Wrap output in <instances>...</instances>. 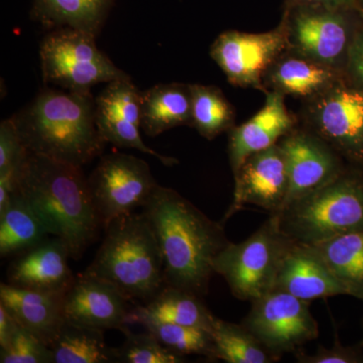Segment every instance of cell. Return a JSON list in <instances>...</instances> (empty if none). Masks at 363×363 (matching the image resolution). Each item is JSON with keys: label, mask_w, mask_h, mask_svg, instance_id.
I'll list each match as a JSON object with an SVG mask.
<instances>
[{"label": "cell", "mask_w": 363, "mask_h": 363, "mask_svg": "<svg viewBox=\"0 0 363 363\" xmlns=\"http://www.w3.org/2000/svg\"><path fill=\"white\" fill-rule=\"evenodd\" d=\"M143 212L164 259V286L203 297L215 274L214 260L229 245L222 223L211 220L176 190L157 185Z\"/></svg>", "instance_id": "1"}, {"label": "cell", "mask_w": 363, "mask_h": 363, "mask_svg": "<svg viewBox=\"0 0 363 363\" xmlns=\"http://www.w3.org/2000/svg\"><path fill=\"white\" fill-rule=\"evenodd\" d=\"M18 191L50 235L63 241L71 259H80L104 229L81 167L30 154Z\"/></svg>", "instance_id": "2"}, {"label": "cell", "mask_w": 363, "mask_h": 363, "mask_svg": "<svg viewBox=\"0 0 363 363\" xmlns=\"http://www.w3.org/2000/svg\"><path fill=\"white\" fill-rule=\"evenodd\" d=\"M90 92L45 87L13 118L30 154L82 168L101 156L105 140L95 117Z\"/></svg>", "instance_id": "3"}, {"label": "cell", "mask_w": 363, "mask_h": 363, "mask_svg": "<svg viewBox=\"0 0 363 363\" xmlns=\"http://www.w3.org/2000/svg\"><path fill=\"white\" fill-rule=\"evenodd\" d=\"M104 240L86 274L104 279L128 300L147 303L164 288V259L145 213L123 215L105 227Z\"/></svg>", "instance_id": "4"}, {"label": "cell", "mask_w": 363, "mask_h": 363, "mask_svg": "<svg viewBox=\"0 0 363 363\" xmlns=\"http://www.w3.org/2000/svg\"><path fill=\"white\" fill-rule=\"evenodd\" d=\"M276 214L281 231L290 240L304 245L363 231V171L348 169Z\"/></svg>", "instance_id": "5"}, {"label": "cell", "mask_w": 363, "mask_h": 363, "mask_svg": "<svg viewBox=\"0 0 363 363\" xmlns=\"http://www.w3.org/2000/svg\"><path fill=\"white\" fill-rule=\"evenodd\" d=\"M294 241L271 213L262 226L240 243L229 242L214 260V272L225 279L238 300H257L274 290L281 260Z\"/></svg>", "instance_id": "6"}, {"label": "cell", "mask_w": 363, "mask_h": 363, "mask_svg": "<svg viewBox=\"0 0 363 363\" xmlns=\"http://www.w3.org/2000/svg\"><path fill=\"white\" fill-rule=\"evenodd\" d=\"M40 58L45 84L74 92L130 76L98 49L94 35L71 28L50 30L40 42Z\"/></svg>", "instance_id": "7"}, {"label": "cell", "mask_w": 363, "mask_h": 363, "mask_svg": "<svg viewBox=\"0 0 363 363\" xmlns=\"http://www.w3.org/2000/svg\"><path fill=\"white\" fill-rule=\"evenodd\" d=\"M281 23L289 51L344 73L350 45L363 21L354 9L292 6Z\"/></svg>", "instance_id": "8"}, {"label": "cell", "mask_w": 363, "mask_h": 363, "mask_svg": "<svg viewBox=\"0 0 363 363\" xmlns=\"http://www.w3.org/2000/svg\"><path fill=\"white\" fill-rule=\"evenodd\" d=\"M305 128L328 143L351 168L363 171V89L343 79L305 100Z\"/></svg>", "instance_id": "9"}, {"label": "cell", "mask_w": 363, "mask_h": 363, "mask_svg": "<svg viewBox=\"0 0 363 363\" xmlns=\"http://www.w3.org/2000/svg\"><path fill=\"white\" fill-rule=\"evenodd\" d=\"M87 180L104 230L114 219L143 208L159 185L145 160L123 152L102 157Z\"/></svg>", "instance_id": "10"}, {"label": "cell", "mask_w": 363, "mask_h": 363, "mask_svg": "<svg viewBox=\"0 0 363 363\" xmlns=\"http://www.w3.org/2000/svg\"><path fill=\"white\" fill-rule=\"evenodd\" d=\"M242 325L279 359L319 337V325L310 311L309 301L283 291L272 290L252 301Z\"/></svg>", "instance_id": "11"}, {"label": "cell", "mask_w": 363, "mask_h": 363, "mask_svg": "<svg viewBox=\"0 0 363 363\" xmlns=\"http://www.w3.org/2000/svg\"><path fill=\"white\" fill-rule=\"evenodd\" d=\"M289 49L285 26L266 33L227 30L214 40L210 56L230 84L269 92L264 85L267 71Z\"/></svg>", "instance_id": "12"}, {"label": "cell", "mask_w": 363, "mask_h": 363, "mask_svg": "<svg viewBox=\"0 0 363 363\" xmlns=\"http://www.w3.org/2000/svg\"><path fill=\"white\" fill-rule=\"evenodd\" d=\"M279 145L285 152L290 180L281 209L335 180L348 169L342 157L307 128H296Z\"/></svg>", "instance_id": "13"}, {"label": "cell", "mask_w": 363, "mask_h": 363, "mask_svg": "<svg viewBox=\"0 0 363 363\" xmlns=\"http://www.w3.org/2000/svg\"><path fill=\"white\" fill-rule=\"evenodd\" d=\"M140 97L142 91L130 76L107 83L95 97V117L100 135L106 143L138 150L156 157L164 166H173L178 162L176 159L162 156L143 142Z\"/></svg>", "instance_id": "14"}, {"label": "cell", "mask_w": 363, "mask_h": 363, "mask_svg": "<svg viewBox=\"0 0 363 363\" xmlns=\"http://www.w3.org/2000/svg\"><path fill=\"white\" fill-rule=\"evenodd\" d=\"M233 176V201L224 221L245 204L262 208L269 213L281 211L290 180L285 152L279 143L248 157Z\"/></svg>", "instance_id": "15"}, {"label": "cell", "mask_w": 363, "mask_h": 363, "mask_svg": "<svg viewBox=\"0 0 363 363\" xmlns=\"http://www.w3.org/2000/svg\"><path fill=\"white\" fill-rule=\"evenodd\" d=\"M123 293L104 279L83 272L64 295L66 320L99 330H123L131 310Z\"/></svg>", "instance_id": "16"}, {"label": "cell", "mask_w": 363, "mask_h": 363, "mask_svg": "<svg viewBox=\"0 0 363 363\" xmlns=\"http://www.w3.org/2000/svg\"><path fill=\"white\" fill-rule=\"evenodd\" d=\"M63 241L48 238L44 242L14 257L7 267V284L35 292L64 295L75 281Z\"/></svg>", "instance_id": "17"}, {"label": "cell", "mask_w": 363, "mask_h": 363, "mask_svg": "<svg viewBox=\"0 0 363 363\" xmlns=\"http://www.w3.org/2000/svg\"><path fill=\"white\" fill-rule=\"evenodd\" d=\"M274 290L309 302L339 295L353 297L350 289L334 276L312 245L295 241L281 260Z\"/></svg>", "instance_id": "18"}, {"label": "cell", "mask_w": 363, "mask_h": 363, "mask_svg": "<svg viewBox=\"0 0 363 363\" xmlns=\"http://www.w3.org/2000/svg\"><path fill=\"white\" fill-rule=\"evenodd\" d=\"M266 104L255 116L228 131V156L233 175L248 157L269 149L297 128V118L286 108L285 95L267 93Z\"/></svg>", "instance_id": "19"}, {"label": "cell", "mask_w": 363, "mask_h": 363, "mask_svg": "<svg viewBox=\"0 0 363 363\" xmlns=\"http://www.w3.org/2000/svg\"><path fill=\"white\" fill-rule=\"evenodd\" d=\"M64 295L35 292L7 283L0 285V304L20 326L49 347L66 321Z\"/></svg>", "instance_id": "20"}, {"label": "cell", "mask_w": 363, "mask_h": 363, "mask_svg": "<svg viewBox=\"0 0 363 363\" xmlns=\"http://www.w3.org/2000/svg\"><path fill=\"white\" fill-rule=\"evenodd\" d=\"M343 79L342 71L286 50L267 71L264 85L267 91L308 100Z\"/></svg>", "instance_id": "21"}, {"label": "cell", "mask_w": 363, "mask_h": 363, "mask_svg": "<svg viewBox=\"0 0 363 363\" xmlns=\"http://www.w3.org/2000/svg\"><path fill=\"white\" fill-rule=\"evenodd\" d=\"M142 130L157 136L164 131L192 123V93L190 84L162 83L142 92Z\"/></svg>", "instance_id": "22"}, {"label": "cell", "mask_w": 363, "mask_h": 363, "mask_svg": "<svg viewBox=\"0 0 363 363\" xmlns=\"http://www.w3.org/2000/svg\"><path fill=\"white\" fill-rule=\"evenodd\" d=\"M117 0H33L30 18L47 30L71 28L97 35Z\"/></svg>", "instance_id": "23"}, {"label": "cell", "mask_w": 363, "mask_h": 363, "mask_svg": "<svg viewBox=\"0 0 363 363\" xmlns=\"http://www.w3.org/2000/svg\"><path fill=\"white\" fill-rule=\"evenodd\" d=\"M35 210L16 191L4 210L0 211V255L16 257L37 247L49 238Z\"/></svg>", "instance_id": "24"}, {"label": "cell", "mask_w": 363, "mask_h": 363, "mask_svg": "<svg viewBox=\"0 0 363 363\" xmlns=\"http://www.w3.org/2000/svg\"><path fill=\"white\" fill-rule=\"evenodd\" d=\"M135 310L160 321L209 332L215 318L201 297L169 286H164L152 300Z\"/></svg>", "instance_id": "25"}, {"label": "cell", "mask_w": 363, "mask_h": 363, "mask_svg": "<svg viewBox=\"0 0 363 363\" xmlns=\"http://www.w3.org/2000/svg\"><path fill=\"white\" fill-rule=\"evenodd\" d=\"M50 348L54 363L116 362L113 347L105 342L104 331L66 320Z\"/></svg>", "instance_id": "26"}, {"label": "cell", "mask_w": 363, "mask_h": 363, "mask_svg": "<svg viewBox=\"0 0 363 363\" xmlns=\"http://www.w3.org/2000/svg\"><path fill=\"white\" fill-rule=\"evenodd\" d=\"M312 245L353 297L363 302V231L334 236Z\"/></svg>", "instance_id": "27"}, {"label": "cell", "mask_w": 363, "mask_h": 363, "mask_svg": "<svg viewBox=\"0 0 363 363\" xmlns=\"http://www.w3.org/2000/svg\"><path fill=\"white\" fill-rule=\"evenodd\" d=\"M214 359L227 363H272L279 362L242 324L224 321L215 316L211 331Z\"/></svg>", "instance_id": "28"}, {"label": "cell", "mask_w": 363, "mask_h": 363, "mask_svg": "<svg viewBox=\"0 0 363 363\" xmlns=\"http://www.w3.org/2000/svg\"><path fill=\"white\" fill-rule=\"evenodd\" d=\"M192 93L191 126L208 140L235 126V111L216 86L190 84Z\"/></svg>", "instance_id": "29"}, {"label": "cell", "mask_w": 363, "mask_h": 363, "mask_svg": "<svg viewBox=\"0 0 363 363\" xmlns=\"http://www.w3.org/2000/svg\"><path fill=\"white\" fill-rule=\"evenodd\" d=\"M130 321L143 325L145 330L154 334L162 345L177 354L202 355L214 359V344L209 331L160 321L135 309L131 310Z\"/></svg>", "instance_id": "30"}, {"label": "cell", "mask_w": 363, "mask_h": 363, "mask_svg": "<svg viewBox=\"0 0 363 363\" xmlns=\"http://www.w3.org/2000/svg\"><path fill=\"white\" fill-rule=\"evenodd\" d=\"M125 340L123 345L114 348L117 363H182L185 357L177 354L160 342L159 339L147 331L131 332L128 326L123 330Z\"/></svg>", "instance_id": "31"}, {"label": "cell", "mask_w": 363, "mask_h": 363, "mask_svg": "<svg viewBox=\"0 0 363 363\" xmlns=\"http://www.w3.org/2000/svg\"><path fill=\"white\" fill-rule=\"evenodd\" d=\"M1 363H54L49 346L18 325L6 347L0 348Z\"/></svg>", "instance_id": "32"}, {"label": "cell", "mask_w": 363, "mask_h": 363, "mask_svg": "<svg viewBox=\"0 0 363 363\" xmlns=\"http://www.w3.org/2000/svg\"><path fill=\"white\" fill-rule=\"evenodd\" d=\"M28 155L13 116L4 119L0 124V174H21Z\"/></svg>", "instance_id": "33"}, {"label": "cell", "mask_w": 363, "mask_h": 363, "mask_svg": "<svg viewBox=\"0 0 363 363\" xmlns=\"http://www.w3.org/2000/svg\"><path fill=\"white\" fill-rule=\"evenodd\" d=\"M294 355L298 363H362L363 344L362 346H344L335 333V340L331 347L319 345L312 354L300 350Z\"/></svg>", "instance_id": "34"}, {"label": "cell", "mask_w": 363, "mask_h": 363, "mask_svg": "<svg viewBox=\"0 0 363 363\" xmlns=\"http://www.w3.org/2000/svg\"><path fill=\"white\" fill-rule=\"evenodd\" d=\"M344 78L351 85L363 89V23L350 45L344 68Z\"/></svg>", "instance_id": "35"}, {"label": "cell", "mask_w": 363, "mask_h": 363, "mask_svg": "<svg viewBox=\"0 0 363 363\" xmlns=\"http://www.w3.org/2000/svg\"><path fill=\"white\" fill-rule=\"evenodd\" d=\"M18 324L16 319L7 311L4 305L0 304V348H4L13 338Z\"/></svg>", "instance_id": "36"}, {"label": "cell", "mask_w": 363, "mask_h": 363, "mask_svg": "<svg viewBox=\"0 0 363 363\" xmlns=\"http://www.w3.org/2000/svg\"><path fill=\"white\" fill-rule=\"evenodd\" d=\"M355 0H291L292 6L327 7V9H354Z\"/></svg>", "instance_id": "37"}, {"label": "cell", "mask_w": 363, "mask_h": 363, "mask_svg": "<svg viewBox=\"0 0 363 363\" xmlns=\"http://www.w3.org/2000/svg\"><path fill=\"white\" fill-rule=\"evenodd\" d=\"M354 9L363 21V0H355Z\"/></svg>", "instance_id": "38"}]
</instances>
